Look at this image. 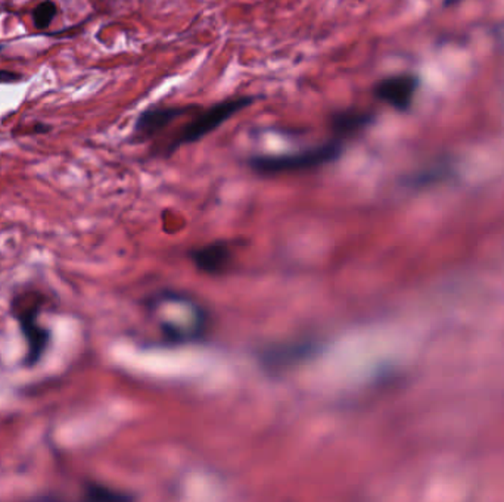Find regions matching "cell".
<instances>
[{
    "label": "cell",
    "mask_w": 504,
    "mask_h": 502,
    "mask_svg": "<svg viewBox=\"0 0 504 502\" xmlns=\"http://www.w3.org/2000/svg\"><path fill=\"white\" fill-rule=\"evenodd\" d=\"M419 80L413 74H398L383 78L374 87L376 99L382 100L397 111H407L413 104Z\"/></svg>",
    "instance_id": "5"
},
{
    "label": "cell",
    "mask_w": 504,
    "mask_h": 502,
    "mask_svg": "<svg viewBox=\"0 0 504 502\" xmlns=\"http://www.w3.org/2000/svg\"><path fill=\"white\" fill-rule=\"evenodd\" d=\"M58 6L52 0H44L33 11V24L37 30H46L57 17Z\"/></svg>",
    "instance_id": "9"
},
{
    "label": "cell",
    "mask_w": 504,
    "mask_h": 502,
    "mask_svg": "<svg viewBox=\"0 0 504 502\" xmlns=\"http://www.w3.org/2000/svg\"><path fill=\"white\" fill-rule=\"evenodd\" d=\"M256 100L254 96H240V98L222 100L209 106V109H205L196 117L192 118V122H187L182 131L169 142L167 146V155L173 153L183 145L196 144L201 139H204L205 136L211 135L214 130H217L218 127H222L232 117H235L236 114L251 106Z\"/></svg>",
    "instance_id": "3"
},
{
    "label": "cell",
    "mask_w": 504,
    "mask_h": 502,
    "mask_svg": "<svg viewBox=\"0 0 504 502\" xmlns=\"http://www.w3.org/2000/svg\"><path fill=\"white\" fill-rule=\"evenodd\" d=\"M161 330L173 342L193 341L204 333L207 316L195 301L178 294H160L151 302Z\"/></svg>",
    "instance_id": "1"
},
{
    "label": "cell",
    "mask_w": 504,
    "mask_h": 502,
    "mask_svg": "<svg viewBox=\"0 0 504 502\" xmlns=\"http://www.w3.org/2000/svg\"><path fill=\"white\" fill-rule=\"evenodd\" d=\"M22 74L17 71L0 70V84L21 82Z\"/></svg>",
    "instance_id": "11"
},
{
    "label": "cell",
    "mask_w": 504,
    "mask_h": 502,
    "mask_svg": "<svg viewBox=\"0 0 504 502\" xmlns=\"http://www.w3.org/2000/svg\"><path fill=\"white\" fill-rule=\"evenodd\" d=\"M52 131V126H49L46 122H35V126L31 127V135H46Z\"/></svg>",
    "instance_id": "12"
},
{
    "label": "cell",
    "mask_w": 504,
    "mask_h": 502,
    "mask_svg": "<svg viewBox=\"0 0 504 502\" xmlns=\"http://www.w3.org/2000/svg\"><path fill=\"white\" fill-rule=\"evenodd\" d=\"M198 111V106H158L145 109L136 120L135 136L140 140L153 139L177 118Z\"/></svg>",
    "instance_id": "6"
},
{
    "label": "cell",
    "mask_w": 504,
    "mask_h": 502,
    "mask_svg": "<svg viewBox=\"0 0 504 502\" xmlns=\"http://www.w3.org/2000/svg\"><path fill=\"white\" fill-rule=\"evenodd\" d=\"M0 52H2V46H0Z\"/></svg>",
    "instance_id": "13"
},
{
    "label": "cell",
    "mask_w": 504,
    "mask_h": 502,
    "mask_svg": "<svg viewBox=\"0 0 504 502\" xmlns=\"http://www.w3.org/2000/svg\"><path fill=\"white\" fill-rule=\"evenodd\" d=\"M374 122V114L363 109H343L331 117V129L338 137H352Z\"/></svg>",
    "instance_id": "7"
},
{
    "label": "cell",
    "mask_w": 504,
    "mask_h": 502,
    "mask_svg": "<svg viewBox=\"0 0 504 502\" xmlns=\"http://www.w3.org/2000/svg\"><path fill=\"white\" fill-rule=\"evenodd\" d=\"M343 140L335 139L320 145V146L310 147L305 151L285 153V155H260L249 158L248 165L256 173L263 176H273V174L296 173V171H307V169H319L322 165L331 164L343 155Z\"/></svg>",
    "instance_id": "2"
},
{
    "label": "cell",
    "mask_w": 504,
    "mask_h": 502,
    "mask_svg": "<svg viewBox=\"0 0 504 502\" xmlns=\"http://www.w3.org/2000/svg\"><path fill=\"white\" fill-rule=\"evenodd\" d=\"M40 305L42 301L37 299V294H18L11 302V312L26 339L27 356L24 363L28 367L39 363L51 342V332L39 323Z\"/></svg>",
    "instance_id": "4"
},
{
    "label": "cell",
    "mask_w": 504,
    "mask_h": 502,
    "mask_svg": "<svg viewBox=\"0 0 504 502\" xmlns=\"http://www.w3.org/2000/svg\"><path fill=\"white\" fill-rule=\"evenodd\" d=\"M192 260L196 267L205 273L217 274L229 265L231 251H229V247L223 243H213V245L201 247L193 252Z\"/></svg>",
    "instance_id": "8"
},
{
    "label": "cell",
    "mask_w": 504,
    "mask_h": 502,
    "mask_svg": "<svg viewBox=\"0 0 504 502\" xmlns=\"http://www.w3.org/2000/svg\"><path fill=\"white\" fill-rule=\"evenodd\" d=\"M86 499L89 501H127V499H131L129 495L122 494V492H118V490H111V488H106L104 485H98V483H89L86 486Z\"/></svg>",
    "instance_id": "10"
}]
</instances>
